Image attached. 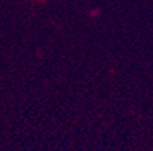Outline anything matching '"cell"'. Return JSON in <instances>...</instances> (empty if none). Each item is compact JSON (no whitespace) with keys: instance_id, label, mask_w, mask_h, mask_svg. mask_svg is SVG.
Instances as JSON below:
<instances>
[]
</instances>
